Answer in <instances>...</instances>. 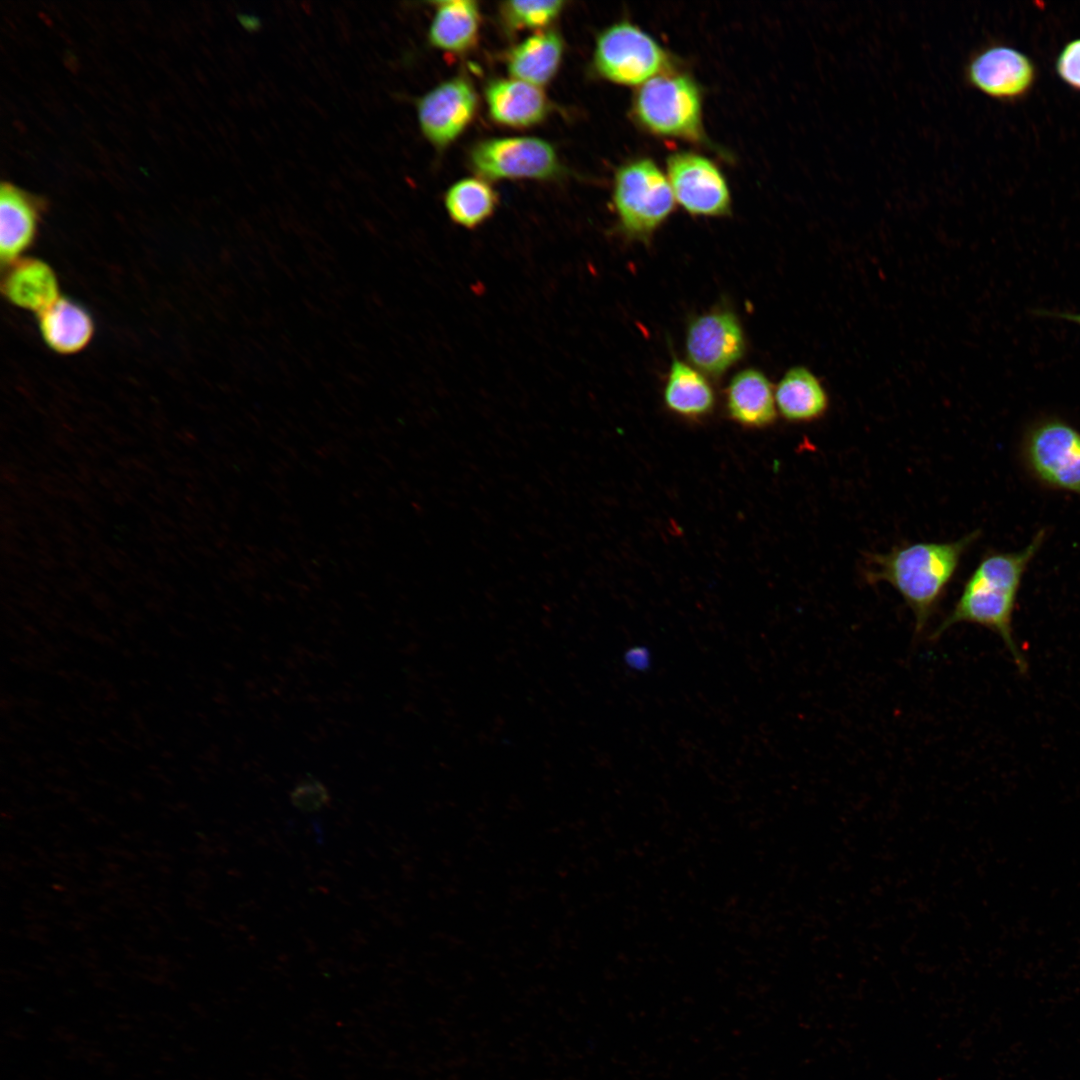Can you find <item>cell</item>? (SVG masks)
<instances>
[{"mask_svg":"<svg viewBox=\"0 0 1080 1080\" xmlns=\"http://www.w3.org/2000/svg\"><path fill=\"white\" fill-rule=\"evenodd\" d=\"M1045 536V530H1039L1019 551L986 554L965 581L959 598L933 632V638L955 624L980 625L1001 637L1018 669L1025 672L1027 663L1015 643L1012 619L1022 579Z\"/></svg>","mask_w":1080,"mask_h":1080,"instance_id":"6da1fadb","label":"cell"},{"mask_svg":"<svg viewBox=\"0 0 1080 1080\" xmlns=\"http://www.w3.org/2000/svg\"><path fill=\"white\" fill-rule=\"evenodd\" d=\"M980 531L949 542H917L887 553L867 554L864 577L870 584L887 582L903 598L921 633L938 609L961 559Z\"/></svg>","mask_w":1080,"mask_h":1080,"instance_id":"7a4b0ae2","label":"cell"},{"mask_svg":"<svg viewBox=\"0 0 1080 1080\" xmlns=\"http://www.w3.org/2000/svg\"><path fill=\"white\" fill-rule=\"evenodd\" d=\"M612 198L623 233L642 242L650 241L676 202L668 177L647 158L629 161L617 169Z\"/></svg>","mask_w":1080,"mask_h":1080,"instance_id":"3957f363","label":"cell"},{"mask_svg":"<svg viewBox=\"0 0 1080 1080\" xmlns=\"http://www.w3.org/2000/svg\"><path fill=\"white\" fill-rule=\"evenodd\" d=\"M640 125L663 137L703 138L701 95L687 75L665 72L641 85L633 100Z\"/></svg>","mask_w":1080,"mask_h":1080,"instance_id":"277c9868","label":"cell"},{"mask_svg":"<svg viewBox=\"0 0 1080 1080\" xmlns=\"http://www.w3.org/2000/svg\"><path fill=\"white\" fill-rule=\"evenodd\" d=\"M669 57L653 37L622 21L604 29L596 39L592 64L603 79L622 84H644L667 72Z\"/></svg>","mask_w":1080,"mask_h":1080,"instance_id":"5b68a950","label":"cell"},{"mask_svg":"<svg viewBox=\"0 0 1080 1080\" xmlns=\"http://www.w3.org/2000/svg\"><path fill=\"white\" fill-rule=\"evenodd\" d=\"M468 162L487 181H547L559 178L564 170L554 146L533 136L482 139L470 148Z\"/></svg>","mask_w":1080,"mask_h":1080,"instance_id":"8992f818","label":"cell"},{"mask_svg":"<svg viewBox=\"0 0 1080 1080\" xmlns=\"http://www.w3.org/2000/svg\"><path fill=\"white\" fill-rule=\"evenodd\" d=\"M1025 462L1042 484L1080 495V431L1057 417L1036 421L1024 441Z\"/></svg>","mask_w":1080,"mask_h":1080,"instance_id":"52a82bcc","label":"cell"},{"mask_svg":"<svg viewBox=\"0 0 1080 1080\" xmlns=\"http://www.w3.org/2000/svg\"><path fill=\"white\" fill-rule=\"evenodd\" d=\"M416 114L423 137L436 149L454 143L470 126L478 109V95L464 76L444 80L416 102Z\"/></svg>","mask_w":1080,"mask_h":1080,"instance_id":"ba28073f","label":"cell"},{"mask_svg":"<svg viewBox=\"0 0 1080 1080\" xmlns=\"http://www.w3.org/2000/svg\"><path fill=\"white\" fill-rule=\"evenodd\" d=\"M685 351L693 367L708 376L721 377L746 351L739 319L728 310H714L695 317L688 325Z\"/></svg>","mask_w":1080,"mask_h":1080,"instance_id":"9c48e42d","label":"cell"},{"mask_svg":"<svg viewBox=\"0 0 1080 1080\" xmlns=\"http://www.w3.org/2000/svg\"><path fill=\"white\" fill-rule=\"evenodd\" d=\"M667 177L676 202L696 216L727 215L730 191L719 168L708 158L677 152L667 159Z\"/></svg>","mask_w":1080,"mask_h":1080,"instance_id":"30bf717a","label":"cell"},{"mask_svg":"<svg viewBox=\"0 0 1080 1080\" xmlns=\"http://www.w3.org/2000/svg\"><path fill=\"white\" fill-rule=\"evenodd\" d=\"M967 84L999 101L1026 95L1036 79V67L1023 52L1002 44L984 46L972 54L964 67Z\"/></svg>","mask_w":1080,"mask_h":1080,"instance_id":"8fae6325","label":"cell"},{"mask_svg":"<svg viewBox=\"0 0 1080 1080\" xmlns=\"http://www.w3.org/2000/svg\"><path fill=\"white\" fill-rule=\"evenodd\" d=\"M48 209L46 198L3 181L0 186L1 267L25 256L35 244Z\"/></svg>","mask_w":1080,"mask_h":1080,"instance_id":"7c38bea8","label":"cell"},{"mask_svg":"<svg viewBox=\"0 0 1080 1080\" xmlns=\"http://www.w3.org/2000/svg\"><path fill=\"white\" fill-rule=\"evenodd\" d=\"M484 99L490 119L510 128H528L543 122L550 112L541 87L509 77L486 84Z\"/></svg>","mask_w":1080,"mask_h":1080,"instance_id":"4fadbf2b","label":"cell"},{"mask_svg":"<svg viewBox=\"0 0 1080 1080\" xmlns=\"http://www.w3.org/2000/svg\"><path fill=\"white\" fill-rule=\"evenodd\" d=\"M1 268V293L18 308L38 314L60 297L56 273L41 259L23 256Z\"/></svg>","mask_w":1080,"mask_h":1080,"instance_id":"5bb4252c","label":"cell"},{"mask_svg":"<svg viewBox=\"0 0 1080 1080\" xmlns=\"http://www.w3.org/2000/svg\"><path fill=\"white\" fill-rule=\"evenodd\" d=\"M38 328L44 343L61 355L83 351L92 341L95 324L91 314L80 303L59 297L37 314Z\"/></svg>","mask_w":1080,"mask_h":1080,"instance_id":"9a60e30c","label":"cell"},{"mask_svg":"<svg viewBox=\"0 0 1080 1080\" xmlns=\"http://www.w3.org/2000/svg\"><path fill=\"white\" fill-rule=\"evenodd\" d=\"M563 55L564 40L558 31H536L509 50L507 72L509 77L542 88L558 73Z\"/></svg>","mask_w":1080,"mask_h":1080,"instance_id":"2e32d148","label":"cell"},{"mask_svg":"<svg viewBox=\"0 0 1080 1080\" xmlns=\"http://www.w3.org/2000/svg\"><path fill=\"white\" fill-rule=\"evenodd\" d=\"M434 14L427 32V40L435 49L464 54L478 42L481 14L476 1L446 0L434 3Z\"/></svg>","mask_w":1080,"mask_h":1080,"instance_id":"e0dca14e","label":"cell"},{"mask_svg":"<svg viewBox=\"0 0 1080 1080\" xmlns=\"http://www.w3.org/2000/svg\"><path fill=\"white\" fill-rule=\"evenodd\" d=\"M775 402L789 422L811 423L829 410L830 398L821 380L807 367L795 366L785 372L775 388Z\"/></svg>","mask_w":1080,"mask_h":1080,"instance_id":"ac0fdd59","label":"cell"},{"mask_svg":"<svg viewBox=\"0 0 1080 1080\" xmlns=\"http://www.w3.org/2000/svg\"><path fill=\"white\" fill-rule=\"evenodd\" d=\"M775 390L755 368L739 371L726 389V407L732 419L749 427H764L776 418Z\"/></svg>","mask_w":1080,"mask_h":1080,"instance_id":"d6986e66","label":"cell"},{"mask_svg":"<svg viewBox=\"0 0 1080 1080\" xmlns=\"http://www.w3.org/2000/svg\"><path fill=\"white\" fill-rule=\"evenodd\" d=\"M664 400L666 406L679 415L700 417L712 410L715 397L702 372L686 362L674 359L667 375Z\"/></svg>","mask_w":1080,"mask_h":1080,"instance_id":"ffe728a7","label":"cell"},{"mask_svg":"<svg viewBox=\"0 0 1080 1080\" xmlns=\"http://www.w3.org/2000/svg\"><path fill=\"white\" fill-rule=\"evenodd\" d=\"M497 204L496 191L480 177L460 179L444 195V205L450 219L467 229H474L486 222L494 214Z\"/></svg>","mask_w":1080,"mask_h":1080,"instance_id":"44dd1931","label":"cell"},{"mask_svg":"<svg viewBox=\"0 0 1080 1080\" xmlns=\"http://www.w3.org/2000/svg\"><path fill=\"white\" fill-rule=\"evenodd\" d=\"M563 0L505 1L500 5V15L510 31L548 29L562 13Z\"/></svg>","mask_w":1080,"mask_h":1080,"instance_id":"7402d4cb","label":"cell"},{"mask_svg":"<svg viewBox=\"0 0 1080 1080\" xmlns=\"http://www.w3.org/2000/svg\"><path fill=\"white\" fill-rule=\"evenodd\" d=\"M292 805L303 813H316L327 807L331 797L326 785L308 775L298 781L289 794Z\"/></svg>","mask_w":1080,"mask_h":1080,"instance_id":"603a6c76","label":"cell"},{"mask_svg":"<svg viewBox=\"0 0 1080 1080\" xmlns=\"http://www.w3.org/2000/svg\"><path fill=\"white\" fill-rule=\"evenodd\" d=\"M1055 69L1067 85L1080 91V38L1065 44L1057 56Z\"/></svg>","mask_w":1080,"mask_h":1080,"instance_id":"cb8c5ba5","label":"cell"},{"mask_svg":"<svg viewBox=\"0 0 1080 1080\" xmlns=\"http://www.w3.org/2000/svg\"><path fill=\"white\" fill-rule=\"evenodd\" d=\"M1033 314L1041 317H1049L1053 319L1065 320L1072 322L1080 326V312L1062 311V310H1048V309H1036L1033 310Z\"/></svg>","mask_w":1080,"mask_h":1080,"instance_id":"d4e9b609","label":"cell"},{"mask_svg":"<svg viewBox=\"0 0 1080 1080\" xmlns=\"http://www.w3.org/2000/svg\"><path fill=\"white\" fill-rule=\"evenodd\" d=\"M648 654L643 649L633 648L626 656L627 664L631 668L643 669L648 663Z\"/></svg>","mask_w":1080,"mask_h":1080,"instance_id":"484cf974","label":"cell"}]
</instances>
